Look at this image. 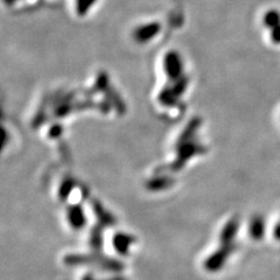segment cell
<instances>
[{"label":"cell","instance_id":"obj_6","mask_svg":"<svg viewBox=\"0 0 280 280\" xmlns=\"http://www.w3.org/2000/svg\"><path fill=\"white\" fill-rule=\"evenodd\" d=\"M94 4H96V0H77L76 2L77 13H78L80 16H86Z\"/></svg>","mask_w":280,"mask_h":280},{"label":"cell","instance_id":"obj_8","mask_svg":"<svg viewBox=\"0 0 280 280\" xmlns=\"http://www.w3.org/2000/svg\"><path fill=\"white\" fill-rule=\"evenodd\" d=\"M274 234H276V237L278 238V240H280V224H278V226H276V229H274Z\"/></svg>","mask_w":280,"mask_h":280},{"label":"cell","instance_id":"obj_2","mask_svg":"<svg viewBox=\"0 0 280 280\" xmlns=\"http://www.w3.org/2000/svg\"><path fill=\"white\" fill-rule=\"evenodd\" d=\"M160 32V24L156 22H150L142 24V26L138 27L134 32V38L139 44H146L152 40L154 36H156V34Z\"/></svg>","mask_w":280,"mask_h":280},{"label":"cell","instance_id":"obj_3","mask_svg":"<svg viewBox=\"0 0 280 280\" xmlns=\"http://www.w3.org/2000/svg\"><path fill=\"white\" fill-rule=\"evenodd\" d=\"M264 231H265L264 220H262V217H254V218L251 220V224H250L251 236L256 238V240H259V238L264 236Z\"/></svg>","mask_w":280,"mask_h":280},{"label":"cell","instance_id":"obj_4","mask_svg":"<svg viewBox=\"0 0 280 280\" xmlns=\"http://www.w3.org/2000/svg\"><path fill=\"white\" fill-rule=\"evenodd\" d=\"M69 220L74 228H78L84 226L86 218H84V212L80 206H74L69 212Z\"/></svg>","mask_w":280,"mask_h":280},{"label":"cell","instance_id":"obj_5","mask_svg":"<svg viewBox=\"0 0 280 280\" xmlns=\"http://www.w3.org/2000/svg\"><path fill=\"white\" fill-rule=\"evenodd\" d=\"M264 24L266 27L271 28V30L280 26V13L276 12V10H270V12L265 14Z\"/></svg>","mask_w":280,"mask_h":280},{"label":"cell","instance_id":"obj_7","mask_svg":"<svg viewBox=\"0 0 280 280\" xmlns=\"http://www.w3.org/2000/svg\"><path fill=\"white\" fill-rule=\"evenodd\" d=\"M271 38L274 44H280V26L273 28L271 32Z\"/></svg>","mask_w":280,"mask_h":280},{"label":"cell","instance_id":"obj_1","mask_svg":"<svg viewBox=\"0 0 280 280\" xmlns=\"http://www.w3.org/2000/svg\"><path fill=\"white\" fill-rule=\"evenodd\" d=\"M164 69L167 77H170L172 80H178L182 78L184 61H182L181 55L176 52H168L164 60Z\"/></svg>","mask_w":280,"mask_h":280}]
</instances>
